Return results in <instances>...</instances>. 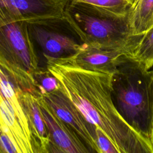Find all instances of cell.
Here are the masks:
<instances>
[{"label": "cell", "mask_w": 153, "mask_h": 153, "mask_svg": "<svg viewBox=\"0 0 153 153\" xmlns=\"http://www.w3.org/2000/svg\"><path fill=\"white\" fill-rule=\"evenodd\" d=\"M47 69L88 121L109 138L118 153H153L150 139L130 126L117 109L112 75L66 65L45 58Z\"/></svg>", "instance_id": "1"}, {"label": "cell", "mask_w": 153, "mask_h": 153, "mask_svg": "<svg viewBox=\"0 0 153 153\" xmlns=\"http://www.w3.org/2000/svg\"><path fill=\"white\" fill-rule=\"evenodd\" d=\"M114 103L125 120L150 139L152 84L150 69L130 55H121L112 75ZM151 140V139H150Z\"/></svg>", "instance_id": "2"}, {"label": "cell", "mask_w": 153, "mask_h": 153, "mask_svg": "<svg viewBox=\"0 0 153 153\" xmlns=\"http://www.w3.org/2000/svg\"><path fill=\"white\" fill-rule=\"evenodd\" d=\"M64 16L75 36L89 45L131 55L141 36L130 34L126 19L109 17L78 0H68Z\"/></svg>", "instance_id": "3"}, {"label": "cell", "mask_w": 153, "mask_h": 153, "mask_svg": "<svg viewBox=\"0 0 153 153\" xmlns=\"http://www.w3.org/2000/svg\"><path fill=\"white\" fill-rule=\"evenodd\" d=\"M27 22L0 16V66L23 91L39 94L33 75L39 60Z\"/></svg>", "instance_id": "4"}, {"label": "cell", "mask_w": 153, "mask_h": 153, "mask_svg": "<svg viewBox=\"0 0 153 153\" xmlns=\"http://www.w3.org/2000/svg\"><path fill=\"white\" fill-rule=\"evenodd\" d=\"M22 90L0 66V128L18 153H35L27 119L20 102Z\"/></svg>", "instance_id": "5"}, {"label": "cell", "mask_w": 153, "mask_h": 153, "mask_svg": "<svg viewBox=\"0 0 153 153\" xmlns=\"http://www.w3.org/2000/svg\"><path fill=\"white\" fill-rule=\"evenodd\" d=\"M32 37L41 47L45 58H63L75 54L81 47L65 16L27 22Z\"/></svg>", "instance_id": "6"}, {"label": "cell", "mask_w": 153, "mask_h": 153, "mask_svg": "<svg viewBox=\"0 0 153 153\" xmlns=\"http://www.w3.org/2000/svg\"><path fill=\"white\" fill-rule=\"evenodd\" d=\"M41 96L55 114L81 139L91 152L100 153L97 127L87 120L61 87Z\"/></svg>", "instance_id": "7"}, {"label": "cell", "mask_w": 153, "mask_h": 153, "mask_svg": "<svg viewBox=\"0 0 153 153\" xmlns=\"http://www.w3.org/2000/svg\"><path fill=\"white\" fill-rule=\"evenodd\" d=\"M36 97L50 135L49 152H91L76 133L55 114L42 97L39 95Z\"/></svg>", "instance_id": "8"}, {"label": "cell", "mask_w": 153, "mask_h": 153, "mask_svg": "<svg viewBox=\"0 0 153 153\" xmlns=\"http://www.w3.org/2000/svg\"><path fill=\"white\" fill-rule=\"evenodd\" d=\"M68 0H0V16L27 22L63 17Z\"/></svg>", "instance_id": "9"}, {"label": "cell", "mask_w": 153, "mask_h": 153, "mask_svg": "<svg viewBox=\"0 0 153 153\" xmlns=\"http://www.w3.org/2000/svg\"><path fill=\"white\" fill-rule=\"evenodd\" d=\"M123 54H126L120 50L105 49L82 43L73 55L55 59L66 65L112 75L116 71L118 59Z\"/></svg>", "instance_id": "10"}, {"label": "cell", "mask_w": 153, "mask_h": 153, "mask_svg": "<svg viewBox=\"0 0 153 153\" xmlns=\"http://www.w3.org/2000/svg\"><path fill=\"white\" fill-rule=\"evenodd\" d=\"M19 96L27 119L35 153L49 152L50 135L42 118L36 96L29 91L23 90L19 93Z\"/></svg>", "instance_id": "11"}, {"label": "cell", "mask_w": 153, "mask_h": 153, "mask_svg": "<svg viewBox=\"0 0 153 153\" xmlns=\"http://www.w3.org/2000/svg\"><path fill=\"white\" fill-rule=\"evenodd\" d=\"M126 21L130 34L139 36L153 27V0H129Z\"/></svg>", "instance_id": "12"}, {"label": "cell", "mask_w": 153, "mask_h": 153, "mask_svg": "<svg viewBox=\"0 0 153 153\" xmlns=\"http://www.w3.org/2000/svg\"><path fill=\"white\" fill-rule=\"evenodd\" d=\"M87 3L102 13L116 19H126L129 0H78Z\"/></svg>", "instance_id": "13"}, {"label": "cell", "mask_w": 153, "mask_h": 153, "mask_svg": "<svg viewBox=\"0 0 153 153\" xmlns=\"http://www.w3.org/2000/svg\"><path fill=\"white\" fill-rule=\"evenodd\" d=\"M133 59L142 63L147 69L153 66V27L142 35L130 55Z\"/></svg>", "instance_id": "14"}, {"label": "cell", "mask_w": 153, "mask_h": 153, "mask_svg": "<svg viewBox=\"0 0 153 153\" xmlns=\"http://www.w3.org/2000/svg\"><path fill=\"white\" fill-rule=\"evenodd\" d=\"M36 87L40 94L56 90L61 87L57 79L46 68H39L33 75Z\"/></svg>", "instance_id": "15"}, {"label": "cell", "mask_w": 153, "mask_h": 153, "mask_svg": "<svg viewBox=\"0 0 153 153\" xmlns=\"http://www.w3.org/2000/svg\"><path fill=\"white\" fill-rule=\"evenodd\" d=\"M97 144L100 153H118L117 149L109 138L97 127L96 129Z\"/></svg>", "instance_id": "16"}, {"label": "cell", "mask_w": 153, "mask_h": 153, "mask_svg": "<svg viewBox=\"0 0 153 153\" xmlns=\"http://www.w3.org/2000/svg\"><path fill=\"white\" fill-rule=\"evenodd\" d=\"M0 153H18L9 137L0 128Z\"/></svg>", "instance_id": "17"}, {"label": "cell", "mask_w": 153, "mask_h": 153, "mask_svg": "<svg viewBox=\"0 0 153 153\" xmlns=\"http://www.w3.org/2000/svg\"><path fill=\"white\" fill-rule=\"evenodd\" d=\"M151 71V76L152 79V119H151V132H150V139L153 138V66L150 69Z\"/></svg>", "instance_id": "18"}, {"label": "cell", "mask_w": 153, "mask_h": 153, "mask_svg": "<svg viewBox=\"0 0 153 153\" xmlns=\"http://www.w3.org/2000/svg\"><path fill=\"white\" fill-rule=\"evenodd\" d=\"M151 143H152V146H153V138L151 139Z\"/></svg>", "instance_id": "19"}]
</instances>
